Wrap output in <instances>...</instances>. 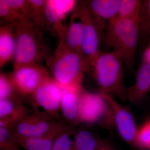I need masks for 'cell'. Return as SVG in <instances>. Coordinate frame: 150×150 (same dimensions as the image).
<instances>
[{
  "mask_svg": "<svg viewBox=\"0 0 150 150\" xmlns=\"http://www.w3.org/2000/svg\"><path fill=\"white\" fill-rule=\"evenodd\" d=\"M139 23L116 16L108 23L102 41L104 47L120 56L125 69H134L139 45Z\"/></svg>",
  "mask_w": 150,
  "mask_h": 150,
  "instance_id": "cell-1",
  "label": "cell"
},
{
  "mask_svg": "<svg viewBox=\"0 0 150 150\" xmlns=\"http://www.w3.org/2000/svg\"><path fill=\"white\" fill-rule=\"evenodd\" d=\"M66 30L58 35V46L47 64L54 79L60 86L81 85L85 63L82 56L69 47L65 39Z\"/></svg>",
  "mask_w": 150,
  "mask_h": 150,
  "instance_id": "cell-2",
  "label": "cell"
},
{
  "mask_svg": "<svg viewBox=\"0 0 150 150\" xmlns=\"http://www.w3.org/2000/svg\"><path fill=\"white\" fill-rule=\"evenodd\" d=\"M124 64L121 57L113 51H100L89 71L100 93L116 96L122 100L127 99V89L123 83Z\"/></svg>",
  "mask_w": 150,
  "mask_h": 150,
  "instance_id": "cell-3",
  "label": "cell"
},
{
  "mask_svg": "<svg viewBox=\"0 0 150 150\" xmlns=\"http://www.w3.org/2000/svg\"><path fill=\"white\" fill-rule=\"evenodd\" d=\"M14 30L16 40L14 68L30 63H39L43 56L40 30L22 16L16 23Z\"/></svg>",
  "mask_w": 150,
  "mask_h": 150,
  "instance_id": "cell-4",
  "label": "cell"
},
{
  "mask_svg": "<svg viewBox=\"0 0 150 150\" xmlns=\"http://www.w3.org/2000/svg\"><path fill=\"white\" fill-rule=\"evenodd\" d=\"M62 97L61 87L50 77L30 96L32 112L56 121L59 118Z\"/></svg>",
  "mask_w": 150,
  "mask_h": 150,
  "instance_id": "cell-5",
  "label": "cell"
},
{
  "mask_svg": "<svg viewBox=\"0 0 150 150\" xmlns=\"http://www.w3.org/2000/svg\"><path fill=\"white\" fill-rule=\"evenodd\" d=\"M10 77L17 94L24 97L31 96L41 84L50 77L47 69L38 63L15 67Z\"/></svg>",
  "mask_w": 150,
  "mask_h": 150,
  "instance_id": "cell-6",
  "label": "cell"
},
{
  "mask_svg": "<svg viewBox=\"0 0 150 150\" xmlns=\"http://www.w3.org/2000/svg\"><path fill=\"white\" fill-rule=\"evenodd\" d=\"M62 124L47 116L32 112L17 122L12 129L17 137L37 138L51 134Z\"/></svg>",
  "mask_w": 150,
  "mask_h": 150,
  "instance_id": "cell-7",
  "label": "cell"
},
{
  "mask_svg": "<svg viewBox=\"0 0 150 150\" xmlns=\"http://www.w3.org/2000/svg\"><path fill=\"white\" fill-rule=\"evenodd\" d=\"M77 5L84 25L82 56L85 63L86 71H88L93 62L99 52L100 37L85 1L77 2Z\"/></svg>",
  "mask_w": 150,
  "mask_h": 150,
  "instance_id": "cell-8",
  "label": "cell"
},
{
  "mask_svg": "<svg viewBox=\"0 0 150 150\" xmlns=\"http://www.w3.org/2000/svg\"><path fill=\"white\" fill-rule=\"evenodd\" d=\"M107 103L100 93L95 94L82 89L79 97V122L96 123L110 116Z\"/></svg>",
  "mask_w": 150,
  "mask_h": 150,
  "instance_id": "cell-9",
  "label": "cell"
},
{
  "mask_svg": "<svg viewBox=\"0 0 150 150\" xmlns=\"http://www.w3.org/2000/svg\"><path fill=\"white\" fill-rule=\"evenodd\" d=\"M112 110L115 124L123 139L128 142L137 139L138 132L133 115L129 109L123 107L113 97L100 93Z\"/></svg>",
  "mask_w": 150,
  "mask_h": 150,
  "instance_id": "cell-10",
  "label": "cell"
},
{
  "mask_svg": "<svg viewBox=\"0 0 150 150\" xmlns=\"http://www.w3.org/2000/svg\"><path fill=\"white\" fill-rule=\"evenodd\" d=\"M121 0H92L85 1L99 33L100 39L104 36L108 22L118 14Z\"/></svg>",
  "mask_w": 150,
  "mask_h": 150,
  "instance_id": "cell-11",
  "label": "cell"
},
{
  "mask_svg": "<svg viewBox=\"0 0 150 150\" xmlns=\"http://www.w3.org/2000/svg\"><path fill=\"white\" fill-rule=\"evenodd\" d=\"M30 113L29 109L18 97L0 99V128L12 129L17 122Z\"/></svg>",
  "mask_w": 150,
  "mask_h": 150,
  "instance_id": "cell-12",
  "label": "cell"
},
{
  "mask_svg": "<svg viewBox=\"0 0 150 150\" xmlns=\"http://www.w3.org/2000/svg\"><path fill=\"white\" fill-rule=\"evenodd\" d=\"M61 87L62 97L61 111L65 119L72 124L79 122V97L81 85Z\"/></svg>",
  "mask_w": 150,
  "mask_h": 150,
  "instance_id": "cell-13",
  "label": "cell"
},
{
  "mask_svg": "<svg viewBox=\"0 0 150 150\" xmlns=\"http://www.w3.org/2000/svg\"><path fill=\"white\" fill-rule=\"evenodd\" d=\"M84 31L83 21L77 3L71 16L69 26L66 30L65 39L68 46L82 56L81 48Z\"/></svg>",
  "mask_w": 150,
  "mask_h": 150,
  "instance_id": "cell-14",
  "label": "cell"
},
{
  "mask_svg": "<svg viewBox=\"0 0 150 150\" xmlns=\"http://www.w3.org/2000/svg\"><path fill=\"white\" fill-rule=\"evenodd\" d=\"M74 0H48L45 6V18L47 23L53 25L54 29L62 25L66 15L72 12L76 6Z\"/></svg>",
  "mask_w": 150,
  "mask_h": 150,
  "instance_id": "cell-15",
  "label": "cell"
},
{
  "mask_svg": "<svg viewBox=\"0 0 150 150\" xmlns=\"http://www.w3.org/2000/svg\"><path fill=\"white\" fill-rule=\"evenodd\" d=\"M135 79L134 84L127 89V99L131 102L142 99L150 89V64L142 60Z\"/></svg>",
  "mask_w": 150,
  "mask_h": 150,
  "instance_id": "cell-16",
  "label": "cell"
},
{
  "mask_svg": "<svg viewBox=\"0 0 150 150\" xmlns=\"http://www.w3.org/2000/svg\"><path fill=\"white\" fill-rule=\"evenodd\" d=\"M15 23L5 24L0 28V67L14 58L16 49Z\"/></svg>",
  "mask_w": 150,
  "mask_h": 150,
  "instance_id": "cell-17",
  "label": "cell"
},
{
  "mask_svg": "<svg viewBox=\"0 0 150 150\" xmlns=\"http://www.w3.org/2000/svg\"><path fill=\"white\" fill-rule=\"evenodd\" d=\"M64 125L62 123L56 131L44 137L25 138L15 135L18 144L24 150H51L57 135Z\"/></svg>",
  "mask_w": 150,
  "mask_h": 150,
  "instance_id": "cell-18",
  "label": "cell"
},
{
  "mask_svg": "<svg viewBox=\"0 0 150 150\" xmlns=\"http://www.w3.org/2000/svg\"><path fill=\"white\" fill-rule=\"evenodd\" d=\"M139 28V44L146 47L150 42V0L143 1Z\"/></svg>",
  "mask_w": 150,
  "mask_h": 150,
  "instance_id": "cell-19",
  "label": "cell"
},
{
  "mask_svg": "<svg viewBox=\"0 0 150 150\" xmlns=\"http://www.w3.org/2000/svg\"><path fill=\"white\" fill-rule=\"evenodd\" d=\"M75 132L73 125H64L54 141L51 150H72L74 145Z\"/></svg>",
  "mask_w": 150,
  "mask_h": 150,
  "instance_id": "cell-20",
  "label": "cell"
},
{
  "mask_svg": "<svg viewBox=\"0 0 150 150\" xmlns=\"http://www.w3.org/2000/svg\"><path fill=\"white\" fill-rule=\"evenodd\" d=\"M143 3L142 0H121L117 16L139 23Z\"/></svg>",
  "mask_w": 150,
  "mask_h": 150,
  "instance_id": "cell-21",
  "label": "cell"
},
{
  "mask_svg": "<svg viewBox=\"0 0 150 150\" xmlns=\"http://www.w3.org/2000/svg\"><path fill=\"white\" fill-rule=\"evenodd\" d=\"M97 142L94 135L86 129H80L75 134L74 150H95Z\"/></svg>",
  "mask_w": 150,
  "mask_h": 150,
  "instance_id": "cell-22",
  "label": "cell"
},
{
  "mask_svg": "<svg viewBox=\"0 0 150 150\" xmlns=\"http://www.w3.org/2000/svg\"><path fill=\"white\" fill-rule=\"evenodd\" d=\"M18 147L12 129L0 128V150H12Z\"/></svg>",
  "mask_w": 150,
  "mask_h": 150,
  "instance_id": "cell-23",
  "label": "cell"
},
{
  "mask_svg": "<svg viewBox=\"0 0 150 150\" xmlns=\"http://www.w3.org/2000/svg\"><path fill=\"white\" fill-rule=\"evenodd\" d=\"M22 16L9 5L6 0L0 1V17L5 22V24L15 23Z\"/></svg>",
  "mask_w": 150,
  "mask_h": 150,
  "instance_id": "cell-24",
  "label": "cell"
},
{
  "mask_svg": "<svg viewBox=\"0 0 150 150\" xmlns=\"http://www.w3.org/2000/svg\"><path fill=\"white\" fill-rule=\"evenodd\" d=\"M10 77L1 73L0 75V99H7L17 97Z\"/></svg>",
  "mask_w": 150,
  "mask_h": 150,
  "instance_id": "cell-25",
  "label": "cell"
},
{
  "mask_svg": "<svg viewBox=\"0 0 150 150\" xmlns=\"http://www.w3.org/2000/svg\"><path fill=\"white\" fill-rule=\"evenodd\" d=\"M6 1L15 10L33 22V13L28 1L6 0Z\"/></svg>",
  "mask_w": 150,
  "mask_h": 150,
  "instance_id": "cell-26",
  "label": "cell"
},
{
  "mask_svg": "<svg viewBox=\"0 0 150 150\" xmlns=\"http://www.w3.org/2000/svg\"><path fill=\"white\" fill-rule=\"evenodd\" d=\"M137 141L142 146L150 149V120L146 122L139 131Z\"/></svg>",
  "mask_w": 150,
  "mask_h": 150,
  "instance_id": "cell-27",
  "label": "cell"
},
{
  "mask_svg": "<svg viewBox=\"0 0 150 150\" xmlns=\"http://www.w3.org/2000/svg\"><path fill=\"white\" fill-rule=\"evenodd\" d=\"M142 60L150 64V46H148V48L145 50L142 58Z\"/></svg>",
  "mask_w": 150,
  "mask_h": 150,
  "instance_id": "cell-28",
  "label": "cell"
},
{
  "mask_svg": "<svg viewBox=\"0 0 150 150\" xmlns=\"http://www.w3.org/2000/svg\"><path fill=\"white\" fill-rule=\"evenodd\" d=\"M12 150H24L20 149H19V148L18 147L16 148V149H14Z\"/></svg>",
  "mask_w": 150,
  "mask_h": 150,
  "instance_id": "cell-29",
  "label": "cell"
},
{
  "mask_svg": "<svg viewBox=\"0 0 150 150\" xmlns=\"http://www.w3.org/2000/svg\"><path fill=\"white\" fill-rule=\"evenodd\" d=\"M72 150H74V149H73Z\"/></svg>",
  "mask_w": 150,
  "mask_h": 150,
  "instance_id": "cell-30",
  "label": "cell"
}]
</instances>
